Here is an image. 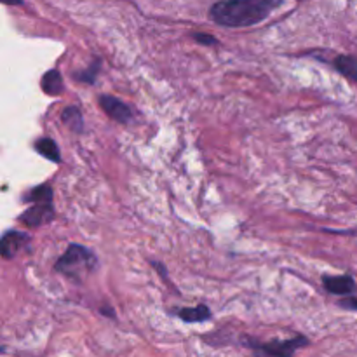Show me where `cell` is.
Listing matches in <instances>:
<instances>
[{
    "mask_svg": "<svg viewBox=\"0 0 357 357\" xmlns=\"http://www.w3.org/2000/svg\"><path fill=\"white\" fill-rule=\"evenodd\" d=\"M63 122H65L66 126H68L70 129H73V131L80 132L82 131V126H84V121H82V115H80V110L77 107H66L65 110H63Z\"/></svg>",
    "mask_w": 357,
    "mask_h": 357,
    "instance_id": "7c38bea8",
    "label": "cell"
},
{
    "mask_svg": "<svg viewBox=\"0 0 357 357\" xmlns=\"http://www.w3.org/2000/svg\"><path fill=\"white\" fill-rule=\"evenodd\" d=\"M94 267H96L94 255L87 248L80 246V244H72L54 265V268L59 274L66 275V278L73 279V281H80Z\"/></svg>",
    "mask_w": 357,
    "mask_h": 357,
    "instance_id": "7a4b0ae2",
    "label": "cell"
},
{
    "mask_svg": "<svg viewBox=\"0 0 357 357\" xmlns=\"http://www.w3.org/2000/svg\"><path fill=\"white\" fill-rule=\"evenodd\" d=\"M3 3H9V6H14V3H16V6H20V3H23V0H2Z\"/></svg>",
    "mask_w": 357,
    "mask_h": 357,
    "instance_id": "e0dca14e",
    "label": "cell"
},
{
    "mask_svg": "<svg viewBox=\"0 0 357 357\" xmlns=\"http://www.w3.org/2000/svg\"><path fill=\"white\" fill-rule=\"evenodd\" d=\"M98 72H100V59H94V63L89 66V68L84 70V72H80V73H77L75 77L79 80H84V82L93 84L94 79H96Z\"/></svg>",
    "mask_w": 357,
    "mask_h": 357,
    "instance_id": "5bb4252c",
    "label": "cell"
},
{
    "mask_svg": "<svg viewBox=\"0 0 357 357\" xmlns=\"http://www.w3.org/2000/svg\"><path fill=\"white\" fill-rule=\"evenodd\" d=\"M324 288L335 295H347L356 289V282L351 275H337V278H323Z\"/></svg>",
    "mask_w": 357,
    "mask_h": 357,
    "instance_id": "52a82bcc",
    "label": "cell"
},
{
    "mask_svg": "<svg viewBox=\"0 0 357 357\" xmlns=\"http://www.w3.org/2000/svg\"><path fill=\"white\" fill-rule=\"evenodd\" d=\"M178 317L185 323H202V321H208L211 317V312L206 305H197L192 307V309L178 310Z\"/></svg>",
    "mask_w": 357,
    "mask_h": 357,
    "instance_id": "9c48e42d",
    "label": "cell"
},
{
    "mask_svg": "<svg viewBox=\"0 0 357 357\" xmlns=\"http://www.w3.org/2000/svg\"><path fill=\"white\" fill-rule=\"evenodd\" d=\"M282 0H222L211 7V17L223 26H251L279 7Z\"/></svg>",
    "mask_w": 357,
    "mask_h": 357,
    "instance_id": "6da1fadb",
    "label": "cell"
},
{
    "mask_svg": "<svg viewBox=\"0 0 357 357\" xmlns=\"http://www.w3.org/2000/svg\"><path fill=\"white\" fill-rule=\"evenodd\" d=\"M35 150H37L40 155H44L45 159L52 160V162H61V153H59L58 145H56L52 139L42 138L35 143Z\"/></svg>",
    "mask_w": 357,
    "mask_h": 357,
    "instance_id": "30bf717a",
    "label": "cell"
},
{
    "mask_svg": "<svg viewBox=\"0 0 357 357\" xmlns=\"http://www.w3.org/2000/svg\"><path fill=\"white\" fill-rule=\"evenodd\" d=\"M100 105L101 108H103L112 119H114V121L121 122V124H128V122L132 119L131 108H129L124 101L117 100V98L103 94V96H100Z\"/></svg>",
    "mask_w": 357,
    "mask_h": 357,
    "instance_id": "5b68a950",
    "label": "cell"
},
{
    "mask_svg": "<svg viewBox=\"0 0 357 357\" xmlns=\"http://www.w3.org/2000/svg\"><path fill=\"white\" fill-rule=\"evenodd\" d=\"M309 344L305 337H296L291 338V340H282V342H271V344H261L257 345L250 344V347H255L258 352H264V354H271V356H291L293 352L298 351L300 347H305Z\"/></svg>",
    "mask_w": 357,
    "mask_h": 357,
    "instance_id": "3957f363",
    "label": "cell"
},
{
    "mask_svg": "<svg viewBox=\"0 0 357 357\" xmlns=\"http://www.w3.org/2000/svg\"><path fill=\"white\" fill-rule=\"evenodd\" d=\"M28 243V236L26 234L16 232V230H9V232L3 234L2 243H0V250H2V257L6 260L13 258L24 244Z\"/></svg>",
    "mask_w": 357,
    "mask_h": 357,
    "instance_id": "8992f818",
    "label": "cell"
},
{
    "mask_svg": "<svg viewBox=\"0 0 357 357\" xmlns=\"http://www.w3.org/2000/svg\"><path fill=\"white\" fill-rule=\"evenodd\" d=\"M194 38L199 42V44H204V45H215V44H218V40H216V38L213 37V35L195 33Z\"/></svg>",
    "mask_w": 357,
    "mask_h": 357,
    "instance_id": "9a60e30c",
    "label": "cell"
},
{
    "mask_svg": "<svg viewBox=\"0 0 357 357\" xmlns=\"http://www.w3.org/2000/svg\"><path fill=\"white\" fill-rule=\"evenodd\" d=\"M340 305L345 307V309L357 310V298H345V300H342Z\"/></svg>",
    "mask_w": 357,
    "mask_h": 357,
    "instance_id": "2e32d148",
    "label": "cell"
},
{
    "mask_svg": "<svg viewBox=\"0 0 357 357\" xmlns=\"http://www.w3.org/2000/svg\"><path fill=\"white\" fill-rule=\"evenodd\" d=\"M63 77L58 70H49L44 77H42V89L49 94V96H59L63 93Z\"/></svg>",
    "mask_w": 357,
    "mask_h": 357,
    "instance_id": "ba28073f",
    "label": "cell"
},
{
    "mask_svg": "<svg viewBox=\"0 0 357 357\" xmlns=\"http://www.w3.org/2000/svg\"><path fill=\"white\" fill-rule=\"evenodd\" d=\"M52 218H54V209H52L51 202H40V204H35L33 208L24 211L20 216V222L23 225L35 229V227H40L44 223L51 222Z\"/></svg>",
    "mask_w": 357,
    "mask_h": 357,
    "instance_id": "277c9868",
    "label": "cell"
},
{
    "mask_svg": "<svg viewBox=\"0 0 357 357\" xmlns=\"http://www.w3.org/2000/svg\"><path fill=\"white\" fill-rule=\"evenodd\" d=\"M335 68L347 79L357 80V58L356 56H338L335 59Z\"/></svg>",
    "mask_w": 357,
    "mask_h": 357,
    "instance_id": "8fae6325",
    "label": "cell"
},
{
    "mask_svg": "<svg viewBox=\"0 0 357 357\" xmlns=\"http://www.w3.org/2000/svg\"><path fill=\"white\" fill-rule=\"evenodd\" d=\"M24 201L33 202V204H40V202H52V190L49 185H40L35 187L30 194L24 195Z\"/></svg>",
    "mask_w": 357,
    "mask_h": 357,
    "instance_id": "4fadbf2b",
    "label": "cell"
}]
</instances>
